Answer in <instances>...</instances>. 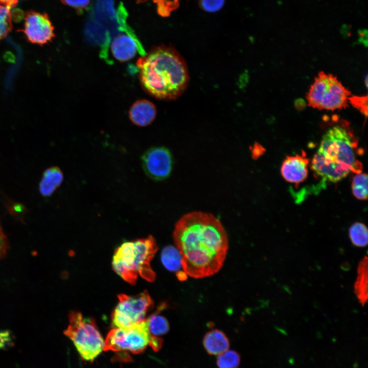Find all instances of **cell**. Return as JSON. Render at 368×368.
Masks as SVG:
<instances>
[{
    "label": "cell",
    "instance_id": "1",
    "mask_svg": "<svg viewBox=\"0 0 368 368\" xmlns=\"http://www.w3.org/2000/svg\"><path fill=\"white\" fill-rule=\"evenodd\" d=\"M183 272L194 279L218 273L225 260L228 240L220 220L213 214L192 212L176 222L173 233Z\"/></svg>",
    "mask_w": 368,
    "mask_h": 368
},
{
    "label": "cell",
    "instance_id": "2",
    "mask_svg": "<svg viewBox=\"0 0 368 368\" xmlns=\"http://www.w3.org/2000/svg\"><path fill=\"white\" fill-rule=\"evenodd\" d=\"M136 65L143 88L157 99L175 100L188 86L189 76L187 64L171 46L154 47L139 58Z\"/></svg>",
    "mask_w": 368,
    "mask_h": 368
},
{
    "label": "cell",
    "instance_id": "3",
    "mask_svg": "<svg viewBox=\"0 0 368 368\" xmlns=\"http://www.w3.org/2000/svg\"><path fill=\"white\" fill-rule=\"evenodd\" d=\"M357 142L352 132L336 125L324 134L311 161V169L324 180L336 182L351 172L358 173L360 163L356 158Z\"/></svg>",
    "mask_w": 368,
    "mask_h": 368
},
{
    "label": "cell",
    "instance_id": "4",
    "mask_svg": "<svg viewBox=\"0 0 368 368\" xmlns=\"http://www.w3.org/2000/svg\"><path fill=\"white\" fill-rule=\"evenodd\" d=\"M158 250L154 237L126 242L114 251L112 267L114 271L127 282L134 285L139 275L150 282L154 281L155 273L150 262Z\"/></svg>",
    "mask_w": 368,
    "mask_h": 368
},
{
    "label": "cell",
    "instance_id": "5",
    "mask_svg": "<svg viewBox=\"0 0 368 368\" xmlns=\"http://www.w3.org/2000/svg\"><path fill=\"white\" fill-rule=\"evenodd\" d=\"M163 340L149 332L146 319L128 328H114L108 333L103 350L112 351L122 361H130L128 353L139 354L148 346L155 352L162 347Z\"/></svg>",
    "mask_w": 368,
    "mask_h": 368
},
{
    "label": "cell",
    "instance_id": "6",
    "mask_svg": "<svg viewBox=\"0 0 368 368\" xmlns=\"http://www.w3.org/2000/svg\"><path fill=\"white\" fill-rule=\"evenodd\" d=\"M64 333L85 360L93 361L103 350L104 341L95 320L84 318L79 312L70 313L69 325Z\"/></svg>",
    "mask_w": 368,
    "mask_h": 368
},
{
    "label": "cell",
    "instance_id": "7",
    "mask_svg": "<svg viewBox=\"0 0 368 368\" xmlns=\"http://www.w3.org/2000/svg\"><path fill=\"white\" fill-rule=\"evenodd\" d=\"M350 95L335 76L320 72L314 78L306 98L310 106L333 111L347 107Z\"/></svg>",
    "mask_w": 368,
    "mask_h": 368
},
{
    "label": "cell",
    "instance_id": "8",
    "mask_svg": "<svg viewBox=\"0 0 368 368\" xmlns=\"http://www.w3.org/2000/svg\"><path fill=\"white\" fill-rule=\"evenodd\" d=\"M119 302L111 318L115 328H128L145 320L154 302L147 290L135 296L118 295Z\"/></svg>",
    "mask_w": 368,
    "mask_h": 368
},
{
    "label": "cell",
    "instance_id": "9",
    "mask_svg": "<svg viewBox=\"0 0 368 368\" xmlns=\"http://www.w3.org/2000/svg\"><path fill=\"white\" fill-rule=\"evenodd\" d=\"M143 168L146 175L155 180L167 178L171 174L173 164L172 154L166 148H151L142 157Z\"/></svg>",
    "mask_w": 368,
    "mask_h": 368
},
{
    "label": "cell",
    "instance_id": "10",
    "mask_svg": "<svg viewBox=\"0 0 368 368\" xmlns=\"http://www.w3.org/2000/svg\"><path fill=\"white\" fill-rule=\"evenodd\" d=\"M54 28L47 13L29 11L26 13L22 31L29 41L43 45L55 37Z\"/></svg>",
    "mask_w": 368,
    "mask_h": 368
},
{
    "label": "cell",
    "instance_id": "11",
    "mask_svg": "<svg viewBox=\"0 0 368 368\" xmlns=\"http://www.w3.org/2000/svg\"><path fill=\"white\" fill-rule=\"evenodd\" d=\"M122 28L125 33L116 36L110 43L113 57L118 61L124 62L133 58L137 51L145 56L146 54L142 44L126 22Z\"/></svg>",
    "mask_w": 368,
    "mask_h": 368
},
{
    "label": "cell",
    "instance_id": "12",
    "mask_svg": "<svg viewBox=\"0 0 368 368\" xmlns=\"http://www.w3.org/2000/svg\"><path fill=\"white\" fill-rule=\"evenodd\" d=\"M303 153L301 155L287 156L283 162L281 173L287 181L298 184L307 178L309 160Z\"/></svg>",
    "mask_w": 368,
    "mask_h": 368
},
{
    "label": "cell",
    "instance_id": "13",
    "mask_svg": "<svg viewBox=\"0 0 368 368\" xmlns=\"http://www.w3.org/2000/svg\"><path fill=\"white\" fill-rule=\"evenodd\" d=\"M156 109L150 101L142 99L136 101L131 106L129 116L135 125L144 127L150 124L155 119Z\"/></svg>",
    "mask_w": 368,
    "mask_h": 368
},
{
    "label": "cell",
    "instance_id": "14",
    "mask_svg": "<svg viewBox=\"0 0 368 368\" xmlns=\"http://www.w3.org/2000/svg\"><path fill=\"white\" fill-rule=\"evenodd\" d=\"M202 343L206 352L211 355H218L229 349L230 343L225 334L218 329H213L204 335Z\"/></svg>",
    "mask_w": 368,
    "mask_h": 368
},
{
    "label": "cell",
    "instance_id": "15",
    "mask_svg": "<svg viewBox=\"0 0 368 368\" xmlns=\"http://www.w3.org/2000/svg\"><path fill=\"white\" fill-rule=\"evenodd\" d=\"M63 180L62 171L57 167L47 168L43 172L39 184V192L42 196H51L61 185Z\"/></svg>",
    "mask_w": 368,
    "mask_h": 368
},
{
    "label": "cell",
    "instance_id": "16",
    "mask_svg": "<svg viewBox=\"0 0 368 368\" xmlns=\"http://www.w3.org/2000/svg\"><path fill=\"white\" fill-rule=\"evenodd\" d=\"M354 290L359 302L364 305L367 300V258L365 257L359 262L358 275L354 285Z\"/></svg>",
    "mask_w": 368,
    "mask_h": 368
},
{
    "label": "cell",
    "instance_id": "17",
    "mask_svg": "<svg viewBox=\"0 0 368 368\" xmlns=\"http://www.w3.org/2000/svg\"><path fill=\"white\" fill-rule=\"evenodd\" d=\"M161 261L164 266L170 271L182 269L181 256L176 247L171 245L165 247L161 253Z\"/></svg>",
    "mask_w": 368,
    "mask_h": 368
},
{
    "label": "cell",
    "instance_id": "18",
    "mask_svg": "<svg viewBox=\"0 0 368 368\" xmlns=\"http://www.w3.org/2000/svg\"><path fill=\"white\" fill-rule=\"evenodd\" d=\"M148 329L154 336L160 337L166 334L170 330V326L167 318L155 313L146 318Z\"/></svg>",
    "mask_w": 368,
    "mask_h": 368
},
{
    "label": "cell",
    "instance_id": "19",
    "mask_svg": "<svg viewBox=\"0 0 368 368\" xmlns=\"http://www.w3.org/2000/svg\"><path fill=\"white\" fill-rule=\"evenodd\" d=\"M349 236L352 243L358 247L366 246L368 242V231L366 226L361 222H356L351 225Z\"/></svg>",
    "mask_w": 368,
    "mask_h": 368
},
{
    "label": "cell",
    "instance_id": "20",
    "mask_svg": "<svg viewBox=\"0 0 368 368\" xmlns=\"http://www.w3.org/2000/svg\"><path fill=\"white\" fill-rule=\"evenodd\" d=\"M367 175L361 172L356 173L352 181V191L354 196L361 200L367 199Z\"/></svg>",
    "mask_w": 368,
    "mask_h": 368
},
{
    "label": "cell",
    "instance_id": "21",
    "mask_svg": "<svg viewBox=\"0 0 368 368\" xmlns=\"http://www.w3.org/2000/svg\"><path fill=\"white\" fill-rule=\"evenodd\" d=\"M241 362L239 354L228 349L217 355L216 364L218 368H238Z\"/></svg>",
    "mask_w": 368,
    "mask_h": 368
},
{
    "label": "cell",
    "instance_id": "22",
    "mask_svg": "<svg viewBox=\"0 0 368 368\" xmlns=\"http://www.w3.org/2000/svg\"><path fill=\"white\" fill-rule=\"evenodd\" d=\"M11 8L0 5V40L5 38L12 29Z\"/></svg>",
    "mask_w": 368,
    "mask_h": 368
},
{
    "label": "cell",
    "instance_id": "23",
    "mask_svg": "<svg viewBox=\"0 0 368 368\" xmlns=\"http://www.w3.org/2000/svg\"><path fill=\"white\" fill-rule=\"evenodd\" d=\"M179 1L154 0V2L156 4L159 14L162 16H167L178 7Z\"/></svg>",
    "mask_w": 368,
    "mask_h": 368
},
{
    "label": "cell",
    "instance_id": "24",
    "mask_svg": "<svg viewBox=\"0 0 368 368\" xmlns=\"http://www.w3.org/2000/svg\"><path fill=\"white\" fill-rule=\"evenodd\" d=\"M225 0H199L201 9L210 13L219 11L224 6Z\"/></svg>",
    "mask_w": 368,
    "mask_h": 368
},
{
    "label": "cell",
    "instance_id": "25",
    "mask_svg": "<svg viewBox=\"0 0 368 368\" xmlns=\"http://www.w3.org/2000/svg\"><path fill=\"white\" fill-rule=\"evenodd\" d=\"M348 101L359 110L365 118L367 116V96H352L349 97Z\"/></svg>",
    "mask_w": 368,
    "mask_h": 368
},
{
    "label": "cell",
    "instance_id": "26",
    "mask_svg": "<svg viewBox=\"0 0 368 368\" xmlns=\"http://www.w3.org/2000/svg\"><path fill=\"white\" fill-rule=\"evenodd\" d=\"M62 3L70 6L79 12L82 11L88 7L90 0H61Z\"/></svg>",
    "mask_w": 368,
    "mask_h": 368
},
{
    "label": "cell",
    "instance_id": "27",
    "mask_svg": "<svg viewBox=\"0 0 368 368\" xmlns=\"http://www.w3.org/2000/svg\"><path fill=\"white\" fill-rule=\"evenodd\" d=\"M9 244L8 238L0 225V260L7 254L9 249Z\"/></svg>",
    "mask_w": 368,
    "mask_h": 368
},
{
    "label": "cell",
    "instance_id": "28",
    "mask_svg": "<svg viewBox=\"0 0 368 368\" xmlns=\"http://www.w3.org/2000/svg\"><path fill=\"white\" fill-rule=\"evenodd\" d=\"M12 335L8 331L0 332V349H6L12 346Z\"/></svg>",
    "mask_w": 368,
    "mask_h": 368
},
{
    "label": "cell",
    "instance_id": "29",
    "mask_svg": "<svg viewBox=\"0 0 368 368\" xmlns=\"http://www.w3.org/2000/svg\"><path fill=\"white\" fill-rule=\"evenodd\" d=\"M10 210L12 211V212L17 213H19L21 212H22L23 210H24V207L22 205L20 204H13L11 206Z\"/></svg>",
    "mask_w": 368,
    "mask_h": 368
},
{
    "label": "cell",
    "instance_id": "30",
    "mask_svg": "<svg viewBox=\"0 0 368 368\" xmlns=\"http://www.w3.org/2000/svg\"><path fill=\"white\" fill-rule=\"evenodd\" d=\"M17 3V0H0V5L7 6L11 8L16 6Z\"/></svg>",
    "mask_w": 368,
    "mask_h": 368
},
{
    "label": "cell",
    "instance_id": "31",
    "mask_svg": "<svg viewBox=\"0 0 368 368\" xmlns=\"http://www.w3.org/2000/svg\"><path fill=\"white\" fill-rule=\"evenodd\" d=\"M365 85H366V86L367 87V76L365 78Z\"/></svg>",
    "mask_w": 368,
    "mask_h": 368
}]
</instances>
